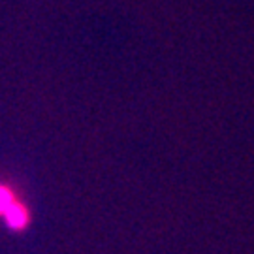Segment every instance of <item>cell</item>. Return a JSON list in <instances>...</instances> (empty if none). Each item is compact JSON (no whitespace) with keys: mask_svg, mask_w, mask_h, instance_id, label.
<instances>
[{"mask_svg":"<svg viewBox=\"0 0 254 254\" xmlns=\"http://www.w3.org/2000/svg\"><path fill=\"white\" fill-rule=\"evenodd\" d=\"M4 224L11 230V232H25L30 226V211H28L25 201H19L13 207L9 209L4 215Z\"/></svg>","mask_w":254,"mask_h":254,"instance_id":"obj_1","label":"cell"},{"mask_svg":"<svg viewBox=\"0 0 254 254\" xmlns=\"http://www.w3.org/2000/svg\"><path fill=\"white\" fill-rule=\"evenodd\" d=\"M19 201L21 200L15 194V190L9 185H6V183H0V218H4V215Z\"/></svg>","mask_w":254,"mask_h":254,"instance_id":"obj_2","label":"cell"}]
</instances>
